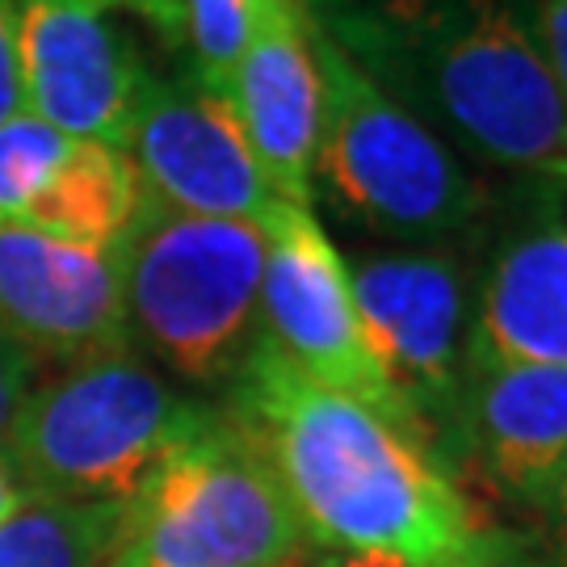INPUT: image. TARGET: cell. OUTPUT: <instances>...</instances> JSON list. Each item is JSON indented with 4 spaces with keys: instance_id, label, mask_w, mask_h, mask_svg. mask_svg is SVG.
I'll return each mask as SVG.
<instances>
[{
    "instance_id": "obj_1",
    "label": "cell",
    "mask_w": 567,
    "mask_h": 567,
    "mask_svg": "<svg viewBox=\"0 0 567 567\" xmlns=\"http://www.w3.org/2000/svg\"><path fill=\"white\" fill-rule=\"evenodd\" d=\"M231 383V416L269 454L311 547L404 567H505L501 538L416 433L311 383L265 337Z\"/></svg>"
},
{
    "instance_id": "obj_10",
    "label": "cell",
    "mask_w": 567,
    "mask_h": 567,
    "mask_svg": "<svg viewBox=\"0 0 567 567\" xmlns=\"http://www.w3.org/2000/svg\"><path fill=\"white\" fill-rule=\"evenodd\" d=\"M122 152L143 194L185 215L265 224L282 203L252 156L231 93L206 84L185 60L152 72Z\"/></svg>"
},
{
    "instance_id": "obj_6",
    "label": "cell",
    "mask_w": 567,
    "mask_h": 567,
    "mask_svg": "<svg viewBox=\"0 0 567 567\" xmlns=\"http://www.w3.org/2000/svg\"><path fill=\"white\" fill-rule=\"evenodd\" d=\"M299 513L244 421L219 412L126 505L110 567H307Z\"/></svg>"
},
{
    "instance_id": "obj_4",
    "label": "cell",
    "mask_w": 567,
    "mask_h": 567,
    "mask_svg": "<svg viewBox=\"0 0 567 567\" xmlns=\"http://www.w3.org/2000/svg\"><path fill=\"white\" fill-rule=\"evenodd\" d=\"M215 416V408L177 395L152 365L122 349L30 386L4 454L39 501L131 505Z\"/></svg>"
},
{
    "instance_id": "obj_12",
    "label": "cell",
    "mask_w": 567,
    "mask_h": 567,
    "mask_svg": "<svg viewBox=\"0 0 567 567\" xmlns=\"http://www.w3.org/2000/svg\"><path fill=\"white\" fill-rule=\"evenodd\" d=\"M231 102L269 189L290 206H311L324 93L299 0H257L252 34L231 76Z\"/></svg>"
},
{
    "instance_id": "obj_15",
    "label": "cell",
    "mask_w": 567,
    "mask_h": 567,
    "mask_svg": "<svg viewBox=\"0 0 567 567\" xmlns=\"http://www.w3.org/2000/svg\"><path fill=\"white\" fill-rule=\"evenodd\" d=\"M140 194L143 185L122 147L72 140L13 224L81 248H114L135 219Z\"/></svg>"
},
{
    "instance_id": "obj_25",
    "label": "cell",
    "mask_w": 567,
    "mask_h": 567,
    "mask_svg": "<svg viewBox=\"0 0 567 567\" xmlns=\"http://www.w3.org/2000/svg\"><path fill=\"white\" fill-rule=\"evenodd\" d=\"M550 517H555V526H559V543H564V555H567V475H564V484H559V492H555Z\"/></svg>"
},
{
    "instance_id": "obj_24",
    "label": "cell",
    "mask_w": 567,
    "mask_h": 567,
    "mask_svg": "<svg viewBox=\"0 0 567 567\" xmlns=\"http://www.w3.org/2000/svg\"><path fill=\"white\" fill-rule=\"evenodd\" d=\"M307 567H404L395 559H379V555H344V550H324Z\"/></svg>"
},
{
    "instance_id": "obj_20",
    "label": "cell",
    "mask_w": 567,
    "mask_h": 567,
    "mask_svg": "<svg viewBox=\"0 0 567 567\" xmlns=\"http://www.w3.org/2000/svg\"><path fill=\"white\" fill-rule=\"evenodd\" d=\"M118 9L143 21L168 55H185V0H118Z\"/></svg>"
},
{
    "instance_id": "obj_17",
    "label": "cell",
    "mask_w": 567,
    "mask_h": 567,
    "mask_svg": "<svg viewBox=\"0 0 567 567\" xmlns=\"http://www.w3.org/2000/svg\"><path fill=\"white\" fill-rule=\"evenodd\" d=\"M257 0H185V55L182 60L206 84L231 93V76L252 34Z\"/></svg>"
},
{
    "instance_id": "obj_22",
    "label": "cell",
    "mask_w": 567,
    "mask_h": 567,
    "mask_svg": "<svg viewBox=\"0 0 567 567\" xmlns=\"http://www.w3.org/2000/svg\"><path fill=\"white\" fill-rule=\"evenodd\" d=\"M538 34H543L550 76L567 105V0H538Z\"/></svg>"
},
{
    "instance_id": "obj_23",
    "label": "cell",
    "mask_w": 567,
    "mask_h": 567,
    "mask_svg": "<svg viewBox=\"0 0 567 567\" xmlns=\"http://www.w3.org/2000/svg\"><path fill=\"white\" fill-rule=\"evenodd\" d=\"M25 501H34L25 487H21L18 471H13V463H9V454H4V446H0V526L18 513Z\"/></svg>"
},
{
    "instance_id": "obj_8",
    "label": "cell",
    "mask_w": 567,
    "mask_h": 567,
    "mask_svg": "<svg viewBox=\"0 0 567 567\" xmlns=\"http://www.w3.org/2000/svg\"><path fill=\"white\" fill-rule=\"evenodd\" d=\"M265 278H261V337L311 383L374 408L400 429L425 433L395 395L391 379L370 349L362 311L349 282V261L328 240L311 206L278 203L265 219ZM429 446V442H425ZM433 450V446H429Z\"/></svg>"
},
{
    "instance_id": "obj_7",
    "label": "cell",
    "mask_w": 567,
    "mask_h": 567,
    "mask_svg": "<svg viewBox=\"0 0 567 567\" xmlns=\"http://www.w3.org/2000/svg\"><path fill=\"white\" fill-rule=\"evenodd\" d=\"M370 349L395 395L416 416L433 454L463 446V391L471 374L480 269L454 244L374 248L349 261Z\"/></svg>"
},
{
    "instance_id": "obj_3",
    "label": "cell",
    "mask_w": 567,
    "mask_h": 567,
    "mask_svg": "<svg viewBox=\"0 0 567 567\" xmlns=\"http://www.w3.org/2000/svg\"><path fill=\"white\" fill-rule=\"evenodd\" d=\"M311 47L324 93L311 203L324 198L341 219L395 248L454 244L484 224L487 189L471 164L391 102L316 25Z\"/></svg>"
},
{
    "instance_id": "obj_9",
    "label": "cell",
    "mask_w": 567,
    "mask_h": 567,
    "mask_svg": "<svg viewBox=\"0 0 567 567\" xmlns=\"http://www.w3.org/2000/svg\"><path fill=\"white\" fill-rule=\"evenodd\" d=\"M152 72L118 0H18L21 110L68 140L126 147Z\"/></svg>"
},
{
    "instance_id": "obj_5",
    "label": "cell",
    "mask_w": 567,
    "mask_h": 567,
    "mask_svg": "<svg viewBox=\"0 0 567 567\" xmlns=\"http://www.w3.org/2000/svg\"><path fill=\"white\" fill-rule=\"evenodd\" d=\"M126 332L189 383H227L261 341L265 227L140 194L114 244Z\"/></svg>"
},
{
    "instance_id": "obj_18",
    "label": "cell",
    "mask_w": 567,
    "mask_h": 567,
    "mask_svg": "<svg viewBox=\"0 0 567 567\" xmlns=\"http://www.w3.org/2000/svg\"><path fill=\"white\" fill-rule=\"evenodd\" d=\"M68 143V135L34 118L30 110H18L13 118L0 122V219H21V210L60 164Z\"/></svg>"
},
{
    "instance_id": "obj_14",
    "label": "cell",
    "mask_w": 567,
    "mask_h": 567,
    "mask_svg": "<svg viewBox=\"0 0 567 567\" xmlns=\"http://www.w3.org/2000/svg\"><path fill=\"white\" fill-rule=\"evenodd\" d=\"M458 437L505 501L550 513L567 475V365L471 362Z\"/></svg>"
},
{
    "instance_id": "obj_16",
    "label": "cell",
    "mask_w": 567,
    "mask_h": 567,
    "mask_svg": "<svg viewBox=\"0 0 567 567\" xmlns=\"http://www.w3.org/2000/svg\"><path fill=\"white\" fill-rule=\"evenodd\" d=\"M126 526V505L25 501L0 526V567H105Z\"/></svg>"
},
{
    "instance_id": "obj_19",
    "label": "cell",
    "mask_w": 567,
    "mask_h": 567,
    "mask_svg": "<svg viewBox=\"0 0 567 567\" xmlns=\"http://www.w3.org/2000/svg\"><path fill=\"white\" fill-rule=\"evenodd\" d=\"M30 386H34V358H30L18 341H9V337L0 332V446H4L9 429L18 421Z\"/></svg>"
},
{
    "instance_id": "obj_2",
    "label": "cell",
    "mask_w": 567,
    "mask_h": 567,
    "mask_svg": "<svg viewBox=\"0 0 567 567\" xmlns=\"http://www.w3.org/2000/svg\"><path fill=\"white\" fill-rule=\"evenodd\" d=\"M391 102L463 161L567 182V105L538 0H299Z\"/></svg>"
},
{
    "instance_id": "obj_21",
    "label": "cell",
    "mask_w": 567,
    "mask_h": 567,
    "mask_svg": "<svg viewBox=\"0 0 567 567\" xmlns=\"http://www.w3.org/2000/svg\"><path fill=\"white\" fill-rule=\"evenodd\" d=\"M21 110L18 81V0H0V122Z\"/></svg>"
},
{
    "instance_id": "obj_13",
    "label": "cell",
    "mask_w": 567,
    "mask_h": 567,
    "mask_svg": "<svg viewBox=\"0 0 567 567\" xmlns=\"http://www.w3.org/2000/svg\"><path fill=\"white\" fill-rule=\"evenodd\" d=\"M492 244L475 290L471 362L567 365V182Z\"/></svg>"
},
{
    "instance_id": "obj_11",
    "label": "cell",
    "mask_w": 567,
    "mask_h": 567,
    "mask_svg": "<svg viewBox=\"0 0 567 567\" xmlns=\"http://www.w3.org/2000/svg\"><path fill=\"white\" fill-rule=\"evenodd\" d=\"M0 332L34 362H89L131 344L114 248H81L0 219Z\"/></svg>"
}]
</instances>
